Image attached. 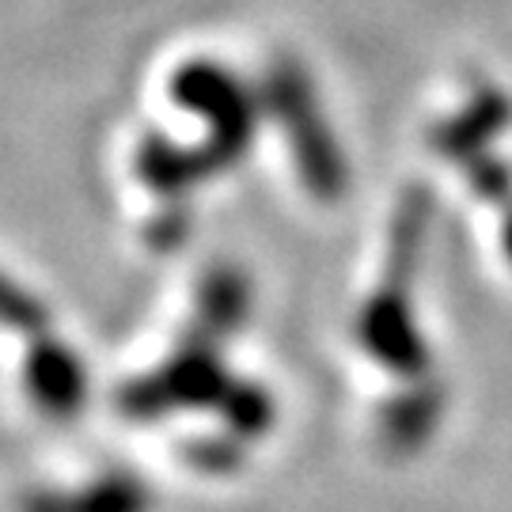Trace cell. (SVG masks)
Returning a JSON list of instances; mask_svg holds the SVG:
<instances>
[{
  "instance_id": "obj_6",
  "label": "cell",
  "mask_w": 512,
  "mask_h": 512,
  "mask_svg": "<svg viewBox=\"0 0 512 512\" xmlns=\"http://www.w3.org/2000/svg\"><path fill=\"white\" fill-rule=\"evenodd\" d=\"M444 406H448V391L437 380H414L410 391L395 395L391 403L380 410V444H384L391 456H414L425 440L437 433L440 418H444Z\"/></svg>"
},
{
  "instance_id": "obj_12",
  "label": "cell",
  "mask_w": 512,
  "mask_h": 512,
  "mask_svg": "<svg viewBox=\"0 0 512 512\" xmlns=\"http://www.w3.org/2000/svg\"><path fill=\"white\" fill-rule=\"evenodd\" d=\"M0 323L23 334H46L50 330V311L42 308L35 293H27L19 281L0 274Z\"/></svg>"
},
{
  "instance_id": "obj_5",
  "label": "cell",
  "mask_w": 512,
  "mask_h": 512,
  "mask_svg": "<svg viewBox=\"0 0 512 512\" xmlns=\"http://www.w3.org/2000/svg\"><path fill=\"white\" fill-rule=\"evenodd\" d=\"M23 384L31 403L50 418H73L88 399V372L80 357L50 334H38V342L27 349Z\"/></svg>"
},
{
  "instance_id": "obj_1",
  "label": "cell",
  "mask_w": 512,
  "mask_h": 512,
  "mask_svg": "<svg viewBox=\"0 0 512 512\" xmlns=\"http://www.w3.org/2000/svg\"><path fill=\"white\" fill-rule=\"evenodd\" d=\"M425 228H429V198L414 190L395 220L384 289L368 296V304L357 315V338L376 357V365H384L395 376H410V380H421L429 372V346L421 338L414 300H410V285L418 274L421 247H425Z\"/></svg>"
},
{
  "instance_id": "obj_9",
  "label": "cell",
  "mask_w": 512,
  "mask_h": 512,
  "mask_svg": "<svg viewBox=\"0 0 512 512\" xmlns=\"http://www.w3.org/2000/svg\"><path fill=\"white\" fill-rule=\"evenodd\" d=\"M251 311V281L236 266H213L198 289V334L228 338Z\"/></svg>"
},
{
  "instance_id": "obj_8",
  "label": "cell",
  "mask_w": 512,
  "mask_h": 512,
  "mask_svg": "<svg viewBox=\"0 0 512 512\" xmlns=\"http://www.w3.org/2000/svg\"><path fill=\"white\" fill-rule=\"evenodd\" d=\"M137 171L156 194L179 198L194 183H202L205 175H213V164L205 160L202 148H183L164 137H148L137 152Z\"/></svg>"
},
{
  "instance_id": "obj_14",
  "label": "cell",
  "mask_w": 512,
  "mask_h": 512,
  "mask_svg": "<svg viewBox=\"0 0 512 512\" xmlns=\"http://www.w3.org/2000/svg\"><path fill=\"white\" fill-rule=\"evenodd\" d=\"M471 183L482 198H490V202H505L512 194V179H509V167L497 164V160H482V164L471 171Z\"/></svg>"
},
{
  "instance_id": "obj_13",
  "label": "cell",
  "mask_w": 512,
  "mask_h": 512,
  "mask_svg": "<svg viewBox=\"0 0 512 512\" xmlns=\"http://www.w3.org/2000/svg\"><path fill=\"white\" fill-rule=\"evenodd\" d=\"M186 459L209 475H228L243 463V452H239L236 440H198V444H190Z\"/></svg>"
},
{
  "instance_id": "obj_7",
  "label": "cell",
  "mask_w": 512,
  "mask_h": 512,
  "mask_svg": "<svg viewBox=\"0 0 512 512\" xmlns=\"http://www.w3.org/2000/svg\"><path fill=\"white\" fill-rule=\"evenodd\" d=\"M152 497H148L145 482L133 475H107L95 478L84 490H46L23 501V512H148Z\"/></svg>"
},
{
  "instance_id": "obj_10",
  "label": "cell",
  "mask_w": 512,
  "mask_h": 512,
  "mask_svg": "<svg viewBox=\"0 0 512 512\" xmlns=\"http://www.w3.org/2000/svg\"><path fill=\"white\" fill-rule=\"evenodd\" d=\"M217 410L224 414V425L236 437H262V433H270L277 414L270 391L258 384H247V380H232V387L224 391Z\"/></svg>"
},
{
  "instance_id": "obj_2",
  "label": "cell",
  "mask_w": 512,
  "mask_h": 512,
  "mask_svg": "<svg viewBox=\"0 0 512 512\" xmlns=\"http://www.w3.org/2000/svg\"><path fill=\"white\" fill-rule=\"evenodd\" d=\"M228 387H232V376L220 365L213 338L190 334L183 346L171 353V361H164L152 376L122 391V410L137 421H152L175 414V410L220 406Z\"/></svg>"
},
{
  "instance_id": "obj_4",
  "label": "cell",
  "mask_w": 512,
  "mask_h": 512,
  "mask_svg": "<svg viewBox=\"0 0 512 512\" xmlns=\"http://www.w3.org/2000/svg\"><path fill=\"white\" fill-rule=\"evenodd\" d=\"M270 107L285 122L289 137H293L296 167L304 175L311 194L319 198H334L342 194L346 171H342V156L334 148L330 129L323 126V114H315V99H311L308 80L296 73L293 65H277L274 80H270Z\"/></svg>"
},
{
  "instance_id": "obj_3",
  "label": "cell",
  "mask_w": 512,
  "mask_h": 512,
  "mask_svg": "<svg viewBox=\"0 0 512 512\" xmlns=\"http://www.w3.org/2000/svg\"><path fill=\"white\" fill-rule=\"evenodd\" d=\"M171 92L179 99V107L194 110L209 122V141L202 145V152L213 171L236 164L255 133V103L236 76L224 73L220 65L198 61L175 76Z\"/></svg>"
},
{
  "instance_id": "obj_15",
  "label": "cell",
  "mask_w": 512,
  "mask_h": 512,
  "mask_svg": "<svg viewBox=\"0 0 512 512\" xmlns=\"http://www.w3.org/2000/svg\"><path fill=\"white\" fill-rule=\"evenodd\" d=\"M186 228H190V217H186L183 209H164L160 220L148 228V236L156 247H167V251H175L179 243L186 239Z\"/></svg>"
},
{
  "instance_id": "obj_11",
  "label": "cell",
  "mask_w": 512,
  "mask_h": 512,
  "mask_svg": "<svg viewBox=\"0 0 512 512\" xmlns=\"http://www.w3.org/2000/svg\"><path fill=\"white\" fill-rule=\"evenodd\" d=\"M505 99H497V95H482V103L475 110H467V114H459L452 126L437 133V145L448 152V156H463V152H475L490 133L505 126Z\"/></svg>"
},
{
  "instance_id": "obj_16",
  "label": "cell",
  "mask_w": 512,
  "mask_h": 512,
  "mask_svg": "<svg viewBox=\"0 0 512 512\" xmlns=\"http://www.w3.org/2000/svg\"><path fill=\"white\" fill-rule=\"evenodd\" d=\"M505 251H509V258H512V217H509V224H505Z\"/></svg>"
}]
</instances>
